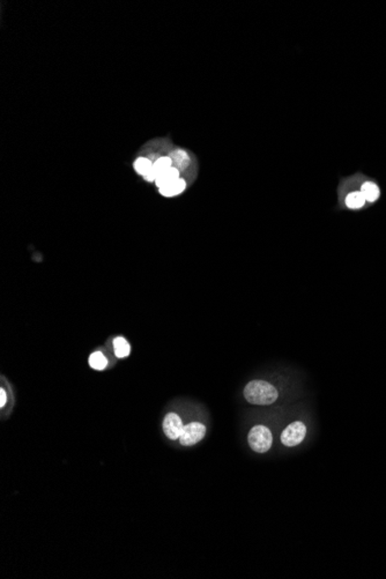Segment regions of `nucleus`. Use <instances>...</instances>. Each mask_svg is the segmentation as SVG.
<instances>
[{"label": "nucleus", "instance_id": "obj_11", "mask_svg": "<svg viewBox=\"0 0 386 579\" xmlns=\"http://www.w3.org/2000/svg\"><path fill=\"white\" fill-rule=\"evenodd\" d=\"M113 349H115L116 356L122 359V357L128 356L129 354V344L124 338L118 337L113 340Z\"/></svg>", "mask_w": 386, "mask_h": 579}, {"label": "nucleus", "instance_id": "obj_8", "mask_svg": "<svg viewBox=\"0 0 386 579\" xmlns=\"http://www.w3.org/2000/svg\"><path fill=\"white\" fill-rule=\"evenodd\" d=\"M185 187H186L185 181L181 180V178H178L177 181L173 182V183L167 185V186L161 187L160 192H161L162 196H164V197H174V196H177V194L181 193V192L185 190Z\"/></svg>", "mask_w": 386, "mask_h": 579}, {"label": "nucleus", "instance_id": "obj_7", "mask_svg": "<svg viewBox=\"0 0 386 579\" xmlns=\"http://www.w3.org/2000/svg\"><path fill=\"white\" fill-rule=\"evenodd\" d=\"M178 178H180V170H178L177 168L173 167L168 169V170H165L164 172H162L161 175H158L155 183H156L158 188H161L167 186V185H169L175 181H177Z\"/></svg>", "mask_w": 386, "mask_h": 579}, {"label": "nucleus", "instance_id": "obj_5", "mask_svg": "<svg viewBox=\"0 0 386 579\" xmlns=\"http://www.w3.org/2000/svg\"><path fill=\"white\" fill-rule=\"evenodd\" d=\"M183 428V421L176 413H169L165 415L163 420V430L169 440H180Z\"/></svg>", "mask_w": 386, "mask_h": 579}, {"label": "nucleus", "instance_id": "obj_15", "mask_svg": "<svg viewBox=\"0 0 386 579\" xmlns=\"http://www.w3.org/2000/svg\"><path fill=\"white\" fill-rule=\"evenodd\" d=\"M6 401H7V395H6V392L4 389L0 390V406L1 407H4L6 405Z\"/></svg>", "mask_w": 386, "mask_h": 579}, {"label": "nucleus", "instance_id": "obj_13", "mask_svg": "<svg viewBox=\"0 0 386 579\" xmlns=\"http://www.w3.org/2000/svg\"><path fill=\"white\" fill-rule=\"evenodd\" d=\"M152 168H153V163H152V161H149L148 158H138L134 163L135 171H137L139 175H142L144 177L147 176V175L149 174V171L152 170Z\"/></svg>", "mask_w": 386, "mask_h": 579}, {"label": "nucleus", "instance_id": "obj_1", "mask_svg": "<svg viewBox=\"0 0 386 579\" xmlns=\"http://www.w3.org/2000/svg\"><path fill=\"white\" fill-rule=\"evenodd\" d=\"M278 395L277 389L265 380H252L244 389L246 401L254 405H271L277 401Z\"/></svg>", "mask_w": 386, "mask_h": 579}, {"label": "nucleus", "instance_id": "obj_4", "mask_svg": "<svg viewBox=\"0 0 386 579\" xmlns=\"http://www.w3.org/2000/svg\"><path fill=\"white\" fill-rule=\"evenodd\" d=\"M206 427L200 422H191V423L184 425L181 431L180 442L183 447H192V445L199 443L205 437Z\"/></svg>", "mask_w": 386, "mask_h": 579}, {"label": "nucleus", "instance_id": "obj_6", "mask_svg": "<svg viewBox=\"0 0 386 579\" xmlns=\"http://www.w3.org/2000/svg\"><path fill=\"white\" fill-rule=\"evenodd\" d=\"M170 168H173V160H171V158H160L157 161L154 162L153 168L149 171L147 176H145V178L148 182L156 181L158 175H161L162 172H164Z\"/></svg>", "mask_w": 386, "mask_h": 579}, {"label": "nucleus", "instance_id": "obj_2", "mask_svg": "<svg viewBox=\"0 0 386 579\" xmlns=\"http://www.w3.org/2000/svg\"><path fill=\"white\" fill-rule=\"evenodd\" d=\"M248 441L250 447L257 453H265L270 450L273 443V436L270 429L265 425H256L250 430Z\"/></svg>", "mask_w": 386, "mask_h": 579}, {"label": "nucleus", "instance_id": "obj_14", "mask_svg": "<svg viewBox=\"0 0 386 579\" xmlns=\"http://www.w3.org/2000/svg\"><path fill=\"white\" fill-rule=\"evenodd\" d=\"M170 158L171 160H173V164H176L178 168H184L187 164V162H189V158H187L185 152L183 151H178L176 153H174Z\"/></svg>", "mask_w": 386, "mask_h": 579}, {"label": "nucleus", "instance_id": "obj_10", "mask_svg": "<svg viewBox=\"0 0 386 579\" xmlns=\"http://www.w3.org/2000/svg\"><path fill=\"white\" fill-rule=\"evenodd\" d=\"M365 201H366L365 198L363 197L361 191L352 192V193H349L346 198L347 207L352 208V210H359V208L363 207V205L365 204Z\"/></svg>", "mask_w": 386, "mask_h": 579}, {"label": "nucleus", "instance_id": "obj_12", "mask_svg": "<svg viewBox=\"0 0 386 579\" xmlns=\"http://www.w3.org/2000/svg\"><path fill=\"white\" fill-rule=\"evenodd\" d=\"M89 364L93 369L95 370H103L108 364V360L101 352H96L90 355L89 357Z\"/></svg>", "mask_w": 386, "mask_h": 579}, {"label": "nucleus", "instance_id": "obj_3", "mask_svg": "<svg viewBox=\"0 0 386 579\" xmlns=\"http://www.w3.org/2000/svg\"><path fill=\"white\" fill-rule=\"evenodd\" d=\"M307 435V427L303 422L295 421L282 431L281 442L284 447H293L301 444Z\"/></svg>", "mask_w": 386, "mask_h": 579}, {"label": "nucleus", "instance_id": "obj_9", "mask_svg": "<svg viewBox=\"0 0 386 579\" xmlns=\"http://www.w3.org/2000/svg\"><path fill=\"white\" fill-rule=\"evenodd\" d=\"M361 192L363 197L365 198V200L369 201V203H374L379 198V187L372 182H365L362 185Z\"/></svg>", "mask_w": 386, "mask_h": 579}]
</instances>
